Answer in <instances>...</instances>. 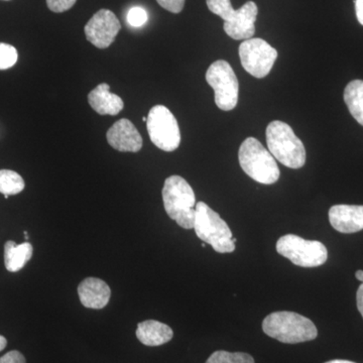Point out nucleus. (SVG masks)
<instances>
[{
	"instance_id": "nucleus-6",
	"label": "nucleus",
	"mask_w": 363,
	"mask_h": 363,
	"mask_svg": "<svg viewBox=\"0 0 363 363\" xmlns=\"http://www.w3.org/2000/svg\"><path fill=\"white\" fill-rule=\"evenodd\" d=\"M238 159L241 169L253 180L264 185L278 182L279 169L274 157L255 138H247L240 147Z\"/></svg>"
},
{
	"instance_id": "nucleus-22",
	"label": "nucleus",
	"mask_w": 363,
	"mask_h": 363,
	"mask_svg": "<svg viewBox=\"0 0 363 363\" xmlns=\"http://www.w3.org/2000/svg\"><path fill=\"white\" fill-rule=\"evenodd\" d=\"M128 23L133 28H140L147 21V13L145 9L135 6L130 9L128 13Z\"/></svg>"
},
{
	"instance_id": "nucleus-7",
	"label": "nucleus",
	"mask_w": 363,
	"mask_h": 363,
	"mask_svg": "<svg viewBox=\"0 0 363 363\" xmlns=\"http://www.w3.org/2000/svg\"><path fill=\"white\" fill-rule=\"evenodd\" d=\"M276 247L279 255L301 267H320L328 259V252L323 243L317 240H306L295 234L281 236Z\"/></svg>"
},
{
	"instance_id": "nucleus-24",
	"label": "nucleus",
	"mask_w": 363,
	"mask_h": 363,
	"mask_svg": "<svg viewBox=\"0 0 363 363\" xmlns=\"http://www.w3.org/2000/svg\"><path fill=\"white\" fill-rule=\"evenodd\" d=\"M157 4L172 13H180L185 6L186 0H157Z\"/></svg>"
},
{
	"instance_id": "nucleus-4",
	"label": "nucleus",
	"mask_w": 363,
	"mask_h": 363,
	"mask_svg": "<svg viewBox=\"0 0 363 363\" xmlns=\"http://www.w3.org/2000/svg\"><path fill=\"white\" fill-rule=\"evenodd\" d=\"M211 13L224 21V32L235 40L252 39L255 33L259 9L253 1L243 4L240 9H233L230 0H206Z\"/></svg>"
},
{
	"instance_id": "nucleus-23",
	"label": "nucleus",
	"mask_w": 363,
	"mask_h": 363,
	"mask_svg": "<svg viewBox=\"0 0 363 363\" xmlns=\"http://www.w3.org/2000/svg\"><path fill=\"white\" fill-rule=\"evenodd\" d=\"M47 6L52 13H61L75 6L77 0H45Z\"/></svg>"
},
{
	"instance_id": "nucleus-18",
	"label": "nucleus",
	"mask_w": 363,
	"mask_h": 363,
	"mask_svg": "<svg viewBox=\"0 0 363 363\" xmlns=\"http://www.w3.org/2000/svg\"><path fill=\"white\" fill-rule=\"evenodd\" d=\"M344 101L353 118L363 126V80H353L346 86Z\"/></svg>"
},
{
	"instance_id": "nucleus-25",
	"label": "nucleus",
	"mask_w": 363,
	"mask_h": 363,
	"mask_svg": "<svg viewBox=\"0 0 363 363\" xmlns=\"http://www.w3.org/2000/svg\"><path fill=\"white\" fill-rule=\"evenodd\" d=\"M0 363H26V358L18 350H11L0 357Z\"/></svg>"
},
{
	"instance_id": "nucleus-9",
	"label": "nucleus",
	"mask_w": 363,
	"mask_h": 363,
	"mask_svg": "<svg viewBox=\"0 0 363 363\" xmlns=\"http://www.w3.org/2000/svg\"><path fill=\"white\" fill-rule=\"evenodd\" d=\"M147 133L152 143L164 152H174L181 143L178 121L164 105H156L149 112Z\"/></svg>"
},
{
	"instance_id": "nucleus-32",
	"label": "nucleus",
	"mask_w": 363,
	"mask_h": 363,
	"mask_svg": "<svg viewBox=\"0 0 363 363\" xmlns=\"http://www.w3.org/2000/svg\"><path fill=\"white\" fill-rule=\"evenodd\" d=\"M206 247V242L202 243V247Z\"/></svg>"
},
{
	"instance_id": "nucleus-12",
	"label": "nucleus",
	"mask_w": 363,
	"mask_h": 363,
	"mask_svg": "<svg viewBox=\"0 0 363 363\" xmlns=\"http://www.w3.org/2000/svg\"><path fill=\"white\" fill-rule=\"evenodd\" d=\"M106 138L109 145L119 152H138L143 147L142 135L128 119L116 121L107 131Z\"/></svg>"
},
{
	"instance_id": "nucleus-14",
	"label": "nucleus",
	"mask_w": 363,
	"mask_h": 363,
	"mask_svg": "<svg viewBox=\"0 0 363 363\" xmlns=\"http://www.w3.org/2000/svg\"><path fill=\"white\" fill-rule=\"evenodd\" d=\"M80 302L88 309H104L111 300V290L104 281L87 278L78 286Z\"/></svg>"
},
{
	"instance_id": "nucleus-20",
	"label": "nucleus",
	"mask_w": 363,
	"mask_h": 363,
	"mask_svg": "<svg viewBox=\"0 0 363 363\" xmlns=\"http://www.w3.org/2000/svg\"><path fill=\"white\" fill-rule=\"evenodd\" d=\"M206 363H255V359L247 353L218 350L210 355Z\"/></svg>"
},
{
	"instance_id": "nucleus-26",
	"label": "nucleus",
	"mask_w": 363,
	"mask_h": 363,
	"mask_svg": "<svg viewBox=\"0 0 363 363\" xmlns=\"http://www.w3.org/2000/svg\"><path fill=\"white\" fill-rule=\"evenodd\" d=\"M355 277L358 281H362V285L358 288L357 293V309L363 318V271H357L355 272Z\"/></svg>"
},
{
	"instance_id": "nucleus-16",
	"label": "nucleus",
	"mask_w": 363,
	"mask_h": 363,
	"mask_svg": "<svg viewBox=\"0 0 363 363\" xmlns=\"http://www.w3.org/2000/svg\"><path fill=\"white\" fill-rule=\"evenodd\" d=\"M135 334L140 342L152 347L168 343L174 336L171 327L156 320L140 322L138 325Z\"/></svg>"
},
{
	"instance_id": "nucleus-27",
	"label": "nucleus",
	"mask_w": 363,
	"mask_h": 363,
	"mask_svg": "<svg viewBox=\"0 0 363 363\" xmlns=\"http://www.w3.org/2000/svg\"><path fill=\"white\" fill-rule=\"evenodd\" d=\"M354 4L357 20L363 26V0H354Z\"/></svg>"
},
{
	"instance_id": "nucleus-8",
	"label": "nucleus",
	"mask_w": 363,
	"mask_h": 363,
	"mask_svg": "<svg viewBox=\"0 0 363 363\" xmlns=\"http://www.w3.org/2000/svg\"><path fill=\"white\" fill-rule=\"evenodd\" d=\"M208 84L213 88L215 104L223 111L235 108L238 102L240 84L233 67L223 60L214 62L206 72Z\"/></svg>"
},
{
	"instance_id": "nucleus-11",
	"label": "nucleus",
	"mask_w": 363,
	"mask_h": 363,
	"mask_svg": "<svg viewBox=\"0 0 363 363\" xmlns=\"http://www.w3.org/2000/svg\"><path fill=\"white\" fill-rule=\"evenodd\" d=\"M121 21L109 9H100L85 26L86 39L98 49H107L121 32Z\"/></svg>"
},
{
	"instance_id": "nucleus-1",
	"label": "nucleus",
	"mask_w": 363,
	"mask_h": 363,
	"mask_svg": "<svg viewBox=\"0 0 363 363\" xmlns=\"http://www.w3.org/2000/svg\"><path fill=\"white\" fill-rule=\"evenodd\" d=\"M262 330L269 337L288 344L307 342L318 336L316 326L309 318L289 311L272 313L264 318Z\"/></svg>"
},
{
	"instance_id": "nucleus-13",
	"label": "nucleus",
	"mask_w": 363,
	"mask_h": 363,
	"mask_svg": "<svg viewBox=\"0 0 363 363\" xmlns=\"http://www.w3.org/2000/svg\"><path fill=\"white\" fill-rule=\"evenodd\" d=\"M329 221L335 230L350 234L363 230L362 205H334L329 210Z\"/></svg>"
},
{
	"instance_id": "nucleus-17",
	"label": "nucleus",
	"mask_w": 363,
	"mask_h": 363,
	"mask_svg": "<svg viewBox=\"0 0 363 363\" xmlns=\"http://www.w3.org/2000/svg\"><path fill=\"white\" fill-rule=\"evenodd\" d=\"M33 245L30 242L16 245L14 241H7L4 245V264L7 271L20 272L32 259Z\"/></svg>"
},
{
	"instance_id": "nucleus-28",
	"label": "nucleus",
	"mask_w": 363,
	"mask_h": 363,
	"mask_svg": "<svg viewBox=\"0 0 363 363\" xmlns=\"http://www.w3.org/2000/svg\"><path fill=\"white\" fill-rule=\"evenodd\" d=\"M6 345H7L6 338L4 337V336L0 335V351L4 350V348L6 347Z\"/></svg>"
},
{
	"instance_id": "nucleus-19",
	"label": "nucleus",
	"mask_w": 363,
	"mask_h": 363,
	"mask_svg": "<svg viewBox=\"0 0 363 363\" xmlns=\"http://www.w3.org/2000/svg\"><path fill=\"white\" fill-rule=\"evenodd\" d=\"M25 181L20 174L11 169H0V193L4 195H18L25 189Z\"/></svg>"
},
{
	"instance_id": "nucleus-31",
	"label": "nucleus",
	"mask_w": 363,
	"mask_h": 363,
	"mask_svg": "<svg viewBox=\"0 0 363 363\" xmlns=\"http://www.w3.org/2000/svg\"><path fill=\"white\" fill-rule=\"evenodd\" d=\"M147 117H143V121H145V123H147Z\"/></svg>"
},
{
	"instance_id": "nucleus-2",
	"label": "nucleus",
	"mask_w": 363,
	"mask_h": 363,
	"mask_svg": "<svg viewBox=\"0 0 363 363\" xmlns=\"http://www.w3.org/2000/svg\"><path fill=\"white\" fill-rule=\"evenodd\" d=\"M162 194L169 218L182 228H194L196 197L190 184L180 176L169 177L164 181Z\"/></svg>"
},
{
	"instance_id": "nucleus-3",
	"label": "nucleus",
	"mask_w": 363,
	"mask_h": 363,
	"mask_svg": "<svg viewBox=\"0 0 363 363\" xmlns=\"http://www.w3.org/2000/svg\"><path fill=\"white\" fill-rule=\"evenodd\" d=\"M269 152L290 169H300L306 162L304 143L294 133L293 128L283 121H274L266 130Z\"/></svg>"
},
{
	"instance_id": "nucleus-5",
	"label": "nucleus",
	"mask_w": 363,
	"mask_h": 363,
	"mask_svg": "<svg viewBox=\"0 0 363 363\" xmlns=\"http://www.w3.org/2000/svg\"><path fill=\"white\" fill-rule=\"evenodd\" d=\"M194 229L198 238L211 245L216 252L230 253L235 250L236 238L220 215L206 203L196 204Z\"/></svg>"
},
{
	"instance_id": "nucleus-15",
	"label": "nucleus",
	"mask_w": 363,
	"mask_h": 363,
	"mask_svg": "<svg viewBox=\"0 0 363 363\" xmlns=\"http://www.w3.org/2000/svg\"><path fill=\"white\" fill-rule=\"evenodd\" d=\"M88 102L100 116H117L124 107L123 100L111 92V86L107 83H102L91 91Z\"/></svg>"
},
{
	"instance_id": "nucleus-30",
	"label": "nucleus",
	"mask_w": 363,
	"mask_h": 363,
	"mask_svg": "<svg viewBox=\"0 0 363 363\" xmlns=\"http://www.w3.org/2000/svg\"><path fill=\"white\" fill-rule=\"evenodd\" d=\"M25 238H26V240H28V233H26V231H25Z\"/></svg>"
},
{
	"instance_id": "nucleus-29",
	"label": "nucleus",
	"mask_w": 363,
	"mask_h": 363,
	"mask_svg": "<svg viewBox=\"0 0 363 363\" xmlns=\"http://www.w3.org/2000/svg\"><path fill=\"white\" fill-rule=\"evenodd\" d=\"M325 363H355V362H350V360L334 359V360H330V362H325Z\"/></svg>"
},
{
	"instance_id": "nucleus-21",
	"label": "nucleus",
	"mask_w": 363,
	"mask_h": 363,
	"mask_svg": "<svg viewBox=\"0 0 363 363\" xmlns=\"http://www.w3.org/2000/svg\"><path fill=\"white\" fill-rule=\"evenodd\" d=\"M18 54L13 45L0 43V70H7L16 65Z\"/></svg>"
},
{
	"instance_id": "nucleus-10",
	"label": "nucleus",
	"mask_w": 363,
	"mask_h": 363,
	"mask_svg": "<svg viewBox=\"0 0 363 363\" xmlns=\"http://www.w3.org/2000/svg\"><path fill=\"white\" fill-rule=\"evenodd\" d=\"M240 57L245 70L253 77L262 79L269 75L278 58V52L266 40L252 38L240 45Z\"/></svg>"
}]
</instances>
